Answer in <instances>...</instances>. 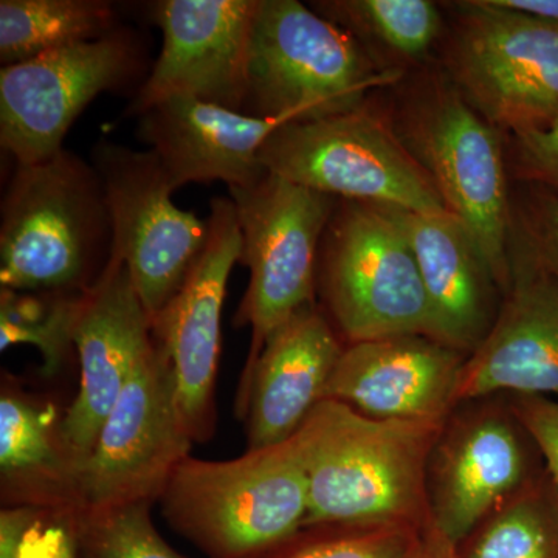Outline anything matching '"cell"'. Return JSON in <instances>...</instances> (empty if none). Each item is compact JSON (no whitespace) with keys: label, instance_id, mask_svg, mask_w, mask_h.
I'll return each instance as SVG.
<instances>
[{"label":"cell","instance_id":"6da1fadb","mask_svg":"<svg viewBox=\"0 0 558 558\" xmlns=\"http://www.w3.org/2000/svg\"><path fill=\"white\" fill-rule=\"evenodd\" d=\"M447 421L374 418L322 400L292 436L307 480L304 529L424 526L429 458Z\"/></svg>","mask_w":558,"mask_h":558},{"label":"cell","instance_id":"7a4b0ae2","mask_svg":"<svg viewBox=\"0 0 558 558\" xmlns=\"http://www.w3.org/2000/svg\"><path fill=\"white\" fill-rule=\"evenodd\" d=\"M110 253L112 229L94 165L68 149L16 165L2 201V289L84 292Z\"/></svg>","mask_w":558,"mask_h":558},{"label":"cell","instance_id":"3957f363","mask_svg":"<svg viewBox=\"0 0 558 558\" xmlns=\"http://www.w3.org/2000/svg\"><path fill=\"white\" fill-rule=\"evenodd\" d=\"M180 535L209 558H259L304 529L310 497L293 440L230 461L189 457L159 498Z\"/></svg>","mask_w":558,"mask_h":558},{"label":"cell","instance_id":"277c9868","mask_svg":"<svg viewBox=\"0 0 558 558\" xmlns=\"http://www.w3.org/2000/svg\"><path fill=\"white\" fill-rule=\"evenodd\" d=\"M399 78L398 70H376L351 33L299 0H259L242 113L299 121L336 116Z\"/></svg>","mask_w":558,"mask_h":558},{"label":"cell","instance_id":"5b68a950","mask_svg":"<svg viewBox=\"0 0 558 558\" xmlns=\"http://www.w3.org/2000/svg\"><path fill=\"white\" fill-rule=\"evenodd\" d=\"M317 281L351 344L403 336L435 340L416 256L388 208L336 205L319 245Z\"/></svg>","mask_w":558,"mask_h":558},{"label":"cell","instance_id":"8992f818","mask_svg":"<svg viewBox=\"0 0 558 558\" xmlns=\"http://www.w3.org/2000/svg\"><path fill=\"white\" fill-rule=\"evenodd\" d=\"M259 160L271 174L336 199L417 215L450 213L413 150L360 106L279 128L264 143Z\"/></svg>","mask_w":558,"mask_h":558},{"label":"cell","instance_id":"52a82bcc","mask_svg":"<svg viewBox=\"0 0 558 558\" xmlns=\"http://www.w3.org/2000/svg\"><path fill=\"white\" fill-rule=\"evenodd\" d=\"M229 191L241 230L240 263L250 271L234 317L236 326L252 329L240 398L270 337L315 306L319 245L337 199L271 172L255 185Z\"/></svg>","mask_w":558,"mask_h":558},{"label":"cell","instance_id":"ba28073f","mask_svg":"<svg viewBox=\"0 0 558 558\" xmlns=\"http://www.w3.org/2000/svg\"><path fill=\"white\" fill-rule=\"evenodd\" d=\"M112 229V253L130 270L153 319L179 292L208 240V219L172 202L175 186L154 150L100 142L92 153Z\"/></svg>","mask_w":558,"mask_h":558},{"label":"cell","instance_id":"9c48e42d","mask_svg":"<svg viewBox=\"0 0 558 558\" xmlns=\"http://www.w3.org/2000/svg\"><path fill=\"white\" fill-rule=\"evenodd\" d=\"M409 130V148L469 231L505 296L512 284L513 218L497 130L451 87L425 98Z\"/></svg>","mask_w":558,"mask_h":558},{"label":"cell","instance_id":"30bf717a","mask_svg":"<svg viewBox=\"0 0 558 558\" xmlns=\"http://www.w3.org/2000/svg\"><path fill=\"white\" fill-rule=\"evenodd\" d=\"M451 72L465 100L513 135L558 119V24L498 9L488 0L458 2Z\"/></svg>","mask_w":558,"mask_h":558},{"label":"cell","instance_id":"8fae6325","mask_svg":"<svg viewBox=\"0 0 558 558\" xmlns=\"http://www.w3.org/2000/svg\"><path fill=\"white\" fill-rule=\"evenodd\" d=\"M142 69L131 32L72 44L0 70V145L16 165L60 153L81 112L102 92L119 90Z\"/></svg>","mask_w":558,"mask_h":558},{"label":"cell","instance_id":"7c38bea8","mask_svg":"<svg viewBox=\"0 0 558 558\" xmlns=\"http://www.w3.org/2000/svg\"><path fill=\"white\" fill-rule=\"evenodd\" d=\"M167 354L154 341L110 411L80 475V506L159 501L193 447Z\"/></svg>","mask_w":558,"mask_h":558},{"label":"cell","instance_id":"4fadbf2b","mask_svg":"<svg viewBox=\"0 0 558 558\" xmlns=\"http://www.w3.org/2000/svg\"><path fill=\"white\" fill-rule=\"evenodd\" d=\"M209 208L207 244L179 292L150 319L154 341L170 360L180 416L194 444L215 435L220 322L230 274L241 256L233 201L216 197Z\"/></svg>","mask_w":558,"mask_h":558},{"label":"cell","instance_id":"5bb4252c","mask_svg":"<svg viewBox=\"0 0 558 558\" xmlns=\"http://www.w3.org/2000/svg\"><path fill=\"white\" fill-rule=\"evenodd\" d=\"M259 0H159L150 17L163 46L128 116L140 117L172 97L242 112L253 24Z\"/></svg>","mask_w":558,"mask_h":558},{"label":"cell","instance_id":"9a60e30c","mask_svg":"<svg viewBox=\"0 0 558 558\" xmlns=\"http://www.w3.org/2000/svg\"><path fill=\"white\" fill-rule=\"evenodd\" d=\"M534 440L513 411L484 407L447 421L428 465L429 513L458 545L481 521L534 483Z\"/></svg>","mask_w":558,"mask_h":558},{"label":"cell","instance_id":"2e32d148","mask_svg":"<svg viewBox=\"0 0 558 558\" xmlns=\"http://www.w3.org/2000/svg\"><path fill=\"white\" fill-rule=\"evenodd\" d=\"M80 360V388L61 421V436L73 465L89 461L102 425L138 363L154 347L150 318L119 256L86 290L73 332Z\"/></svg>","mask_w":558,"mask_h":558},{"label":"cell","instance_id":"e0dca14e","mask_svg":"<svg viewBox=\"0 0 558 558\" xmlns=\"http://www.w3.org/2000/svg\"><path fill=\"white\" fill-rule=\"evenodd\" d=\"M512 284L497 322L462 366L457 403L497 395L558 396V282L512 231Z\"/></svg>","mask_w":558,"mask_h":558},{"label":"cell","instance_id":"ac0fdd59","mask_svg":"<svg viewBox=\"0 0 558 558\" xmlns=\"http://www.w3.org/2000/svg\"><path fill=\"white\" fill-rule=\"evenodd\" d=\"M468 355L421 336L349 344L323 400L389 421H447Z\"/></svg>","mask_w":558,"mask_h":558},{"label":"cell","instance_id":"d6986e66","mask_svg":"<svg viewBox=\"0 0 558 558\" xmlns=\"http://www.w3.org/2000/svg\"><path fill=\"white\" fill-rule=\"evenodd\" d=\"M138 119V135L159 156L175 189L186 183L223 182L247 189L266 178L259 150L293 117L258 119L196 100L172 97Z\"/></svg>","mask_w":558,"mask_h":558},{"label":"cell","instance_id":"ffe728a7","mask_svg":"<svg viewBox=\"0 0 558 558\" xmlns=\"http://www.w3.org/2000/svg\"><path fill=\"white\" fill-rule=\"evenodd\" d=\"M343 351L317 306L300 311L270 337L236 398L248 450L279 446L299 432L322 402Z\"/></svg>","mask_w":558,"mask_h":558},{"label":"cell","instance_id":"44dd1931","mask_svg":"<svg viewBox=\"0 0 558 558\" xmlns=\"http://www.w3.org/2000/svg\"><path fill=\"white\" fill-rule=\"evenodd\" d=\"M388 211L416 256L435 318V341L469 357L490 333L501 307V290L486 259L451 213L429 216L398 208Z\"/></svg>","mask_w":558,"mask_h":558},{"label":"cell","instance_id":"7402d4cb","mask_svg":"<svg viewBox=\"0 0 558 558\" xmlns=\"http://www.w3.org/2000/svg\"><path fill=\"white\" fill-rule=\"evenodd\" d=\"M53 407L10 388L0 396V473L7 506L75 509L80 475Z\"/></svg>","mask_w":558,"mask_h":558},{"label":"cell","instance_id":"603a6c76","mask_svg":"<svg viewBox=\"0 0 558 558\" xmlns=\"http://www.w3.org/2000/svg\"><path fill=\"white\" fill-rule=\"evenodd\" d=\"M116 31L119 14L105 0H2L0 62L2 68L20 64Z\"/></svg>","mask_w":558,"mask_h":558},{"label":"cell","instance_id":"cb8c5ba5","mask_svg":"<svg viewBox=\"0 0 558 558\" xmlns=\"http://www.w3.org/2000/svg\"><path fill=\"white\" fill-rule=\"evenodd\" d=\"M314 5L355 39L405 60L424 57L439 36V10L428 0H330Z\"/></svg>","mask_w":558,"mask_h":558},{"label":"cell","instance_id":"d4e9b609","mask_svg":"<svg viewBox=\"0 0 558 558\" xmlns=\"http://www.w3.org/2000/svg\"><path fill=\"white\" fill-rule=\"evenodd\" d=\"M469 558H558V492L548 472L488 517Z\"/></svg>","mask_w":558,"mask_h":558},{"label":"cell","instance_id":"484cf974","mask_svg":"<svg viewBox=\"0 0 558 558\" xmlns=\"http://www.w3.org/2000/svg\"><path fill=\"white\" fill-rule=\"evenodd\" d=\"M84 292H0V349L32 344L43 357V373L53 376L73 347Z\"/></svg>","mask_w":558,"mask_h":558},{"label":"cell","instance_id":"4316f807","mask_svg":"<svg viewBox=\"0 0 558 558\" xmlns=\"http://www.w3.org/2000/svg\"><path fill=\"white\" fill-rule=\"evenodd\" d=\"M150 505L73 509L76 558H186L172 549L154 526Z\"/></svg>","mask_w":558,"mask_h":558},{"label":"cell","instance_id":"83f0119b","mask_svg":"<svg viewBox=\"0 0 558 558\" xmlns=\"http://www.w3.org/2000/svg\"><path fill=\"white\" fill-rule=\"evenodd\" d=\"M418 527L385 526L363 534L289 542L259 558H405Z\"/></svg>","mask_w":558,"mask_h":558},{"label":"cell","instance_id":"f1b7e54d","mask_svg":"<svg viewBox=\"0 0 558 558\" xmlns=\"http://www.w3.org/2000/svg\"><path fill=\"white\" fill-rule=\"evenodd\" d=\"M519 233L543 269L558 282V193L538 189L531 194Z\"/></svg>","mask_w":558,"mask_h":558},{"label":"cell","instance_id":"f546056e","mask_svg":"<svg viewBox=\"0 0 558 558\" xmlns=\"http://www.w3.org/2000/svg\"><path fill=\"white\" fill-rule=\"evenodd\" d=\"M509 407L545 459L546 472L558 492V400L513 395Z\"/></svg>","mask_w":558,"mask_h":558},{"label":"cell","instance_id":"4dcf8cb0","mask_svg":"<svg viewBox=\"0 0 558 558\" xmlns=\"http://www.w3.org/2000/svg\"><path fill=\"white\" fill-rule=\"evenodd\" d=\"M515 165L521 178L558 193V119L515 134Z\"/></svg>","mask_w":558,"mask_h":558},{"label":"cell","instance_id":"1f68e13d","mask_svg":"<svg viewBox=\"0 0 558 558\" xmlns=\"http://www.w3.org/2000/svg\"><path fill=\"white\" fill-rule=\"evenodd\" d=\"M73 509H46L22 542L17 558H76Z\"/></svg>","mask_w":558,"mask_h":558},{"label":"cell","instance_id":"d6a6232c","mask_svg":"<svg viewBox=\"0 0 558 558\" xmlns=\"http://www.w3.org/2000/svg\"><path fill=\"white\" fill-rule=\"evenodd\" d=\"M46 509L5 506L0 512V558H17L22 542Z\"/></svg>","mask_w":558,"mask_h":558},{"label":"cell","instance_id":"836d02e7","mask_svg":"<svg viewBox=\"0 0 558 558\" xmlns=\"http://www.w3.org/2000/svg\"><path fill=\"white\" fill-rule=\"evenodd\" d=\"M405 558H457V545L429 519L417 529Z\"/></svg>","mask_w":558,"mask_h":558},{"label":"cell","instance_id":"e575fe53","mask_svg":"<svg viewBox=\"0 0 558 558\" xmlns=\"http://www.w3.org/2000/svg\"><path fill=\"white\" fill-rule=\"evenodd\" d=\"M498 9L558 24V0H488Z\"/></svg>","mask_w":558,"mask_h":558}]
</instances>
